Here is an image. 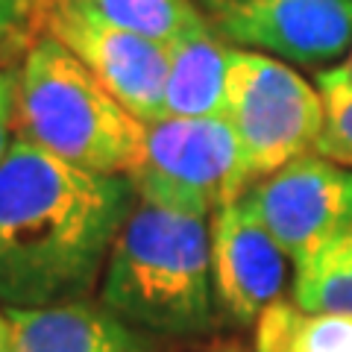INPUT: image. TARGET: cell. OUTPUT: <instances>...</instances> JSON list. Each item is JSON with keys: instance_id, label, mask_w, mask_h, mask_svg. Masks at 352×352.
<instances>
[{"instance_id": "9", "label": "cell", "mask_w": 352, "mask_h": 352, "mask_svg": "<svg viewBox=\"0 0 352 352\" xmlns=\"http://www.w3.org/2000/svg\"><path fill=\"white\" fill-rule=\"evenodd\" d=\"M212 232V285L217 317L235 326H256L288 282V256L267 232L247 194L220 206Z\"/></svg>"}, {"instance_id": "8", "label": "cell", "mask_w": 352, "mask_h": 352, "mask_svg": "<svg viewBox=\"0 0 352 352\" xmlns=\"http://www.w3.org/2000/svg\"><path fill=\"white\" fill-rule=\"evenodd\" d=\"M220 38L296 65L352 50V0H203Z\"/></svg>"}, {"instance_id": "2", "label": "cell", "mask_w": 352, "mask_h": 352, "mask_svg": "<svg viewBox=\"0 0 352 352\" xmlns=\"http://www.w3.org/2000/svg\"><path fill=\"white\" fill-rule=\"evenodd\" d=\"M100 305L153 338H194L217 320L206 217L138 200L106 261Z\"/></svg>"}, {"instance_id": "15", "label": "cell", "mask_w": 352, "mask_h": 352, "mask_svg": "<svg viewBox=\"0 0 352 352\" xmlns=\"http://www.w3.org/2000/svg\"><path fill=\"white\" fill-rule=\"evenodd\" d=\"M317 88L323 94L326 120L314 153L352 168V82L338 68H326L317 74Z\"/></svg>"}, {"instance_id": "3", "label": "cell", "mask_w": 352, "mask_h": 352, "mask_svg": "<svg viewBox=\"0 0 352 352\" xmlns=\"http://www.w3.org/2000/svg\"><path fill=\"white\" fill-rule=\"evenodd\" d=\"M144 126L106 85L50 36L27 44L15 71V129L74 168L129 176L141 159Z\"/></svg>"}, {"instance_id": "16", "label": "cell", "mask_w": 352, "mask_h": 352, "mask_svg": "<svg viewBox=\"0 0 352 352\" xmlns=\"http://www.w3.org/2000/svg\"><path fill=\"white\" fill-rule=\"evenodd\" d=\"M36 0H0V44L36 38Z\"/></svg>"}, {"instance_id": "17", "label": "cell", "mask_w": 352, "mask_h": 352, "mask_svg": "<svg viewBox=\"0 0 352 352\" xmlns=\"http://www.w3.org/2000/svg\"><path fill=\"white\" fill-rule=\"evenodd\" d=\"M15 124V71H0V162H3L9 144V129Z\"/></svg>"}, {"instance_id": "7", "label": "cell", "mask_w": 352, "mask_h": 352, "mask_svg": "<svg viewBox=\"0 0 352 352\" xmlns=\"http://www.w3.org/2000/svg\"><path fill=\"white\" fill-rule=\"evenodd\" d=\"M247 200L296 267L352 226V168L305 153L247 188Z\"/></svg>"}, {"instance_id": "18", "label": "cell", "mask_w": 352, "mask_h": 352, "mask_svg": "<svg viewBox=\"0 0 352 352\" xmlns=\"http://www.w3.org/2000/svg\"><path fill=\"white\" fill-rule=\"evenodd\" d=\"M0 352H12V326H9V314L0 305Z\"/></svg>"}, {"instance_id": "12", "label": "cell", "mask_w": 352, "mask_h": 352, "mask_svg": "<svg viewBox=\"0 0 352 352\" xmlns=\"http://www.w3.org/2000/svg\"><path fill=\"white\" fill-rule=\"evenodd\" d=\"M252 352H352V314L273 302L256 320Z\"/></svg>"}, {"instance_id": "14", "label": "cell", "mask_w": 352, "mask_h": 352, "mask_svg": "<svg viewBox=\"0 0 352 352\" xmlns=\"http://www.w3.org/2000/svg\"><path fill=\"white\" fill-rule=\"evenodd\" d=\"M82 3L91 6L109 24L153 38L164 47L206 24L191 0H82Z\"/></svg>"}, {"instance_id": "4", "label": "cell", "mask_w": 352, "mask_h": 352, "mask_svg": "<svg viewBox=\"0 0 352 352\" xmlns=\"http://www.w3.org/2000/svg\"><path fill=\"white\" fill-rule=\"evenodd\" d=\"M223 118L235 129L250 182L256 185L288 162L314 153L326 106L320 88L291 65L258 50L229 47Z\"/></svg>"}, {"instance_id": "11", "label": "cell", "mask_w": 352, "mask_h": 352, "mask_svg": "<svg viewBox=\"0 0 352 352\" xmlns=\"http://www.w3.org/2000/svg\"><path fill=\"white\" fill-rule=\"evenodd\" d=\"M229 47L206 24L168 47L164 118H223Z\"/></svg>"}, {"instance_id": "19", "label": "cell", "mask_w": 352, "mask_h": 352, "mask_svg": "<svg viewBox=\"0 0 352 352\" xmlns=\"http://www.w3.org/2000/svg\"><path fill=\"white\" fill-rule=\"evenodd\" d=\"M206 352H244L238 344H214V346H208Z\"/></svg>"}, {"instance_id": "20", "label": "cell", "mask_w": 352, "mask_h": 352, "mask_svg": "<svg viewBox=\"0 0 352 352\" xmlns=\"http://www.w3.org/2000/svg\"><path fill=\"white\" fill-rule=\"evenodd\" d=\"M338 74H340V76H346V80L352 82V50H349L346 62H344V65H338Z\"/></svg>"}, {"instance_id": "10", "label": "cell", "mask_w": 352, "mask_h": 352, "mask_svg": "<svg viewBox=\"0 0 352 352\" xmlns=\"http://www.w3.org/2000/svg\"><path fill=\"white\" fill-rule=\"evenodd\" d=\"M12 352H156V338L94 302L6 308Z\"/></svg>"}, {"instance_id": "1", "label": "cell", "mask_w": 352, "mask_h": 352, "mask_svg": "<svg viewBox=\"0 0 352 352\" xmlns=\"http://www.w3.org/2000/svg\"><path fill=\"white\" fill-rule=\"evenodd\" d=\"M138 203L129 176H106L12 138L0 162V305L85 302Z\"/></svg>"}, {"instance_id": "6", "label": "cell", "mask_w": 352, "mask_h": 352, "mask_svg": "<svg viewBox=\"0 0 352 352\" xmlns=\"http://www.w3.org/2000/svg\"><path fill=\"white\" fill-rule=\"evenodd\" d=\"M36 32L56 38L141 124L164 118L168 47L100 18L82 0H36Z\"/></svg>"}, {"instance_id": "13", "label": "cell", "mask_w": 352, "mask_h": 352, "mask_svg": "<svg viewBox=\"0 0 352 352\" xmlns=\"http://www.w3.org/2000/svg\"><path fill=\"white\" fill-rule=\"evenodd\" d=\"M291 294L302 311L352 314V226L296 264Z\"/></svg>"}, {"instance_id": "5", "label": "cell", "mask_w": 352, "mask_h": 352, "mask_svg": "<svg viewBox=\"0 0 352 352\" xmlns=\"http://www.w3.org/2000/svg\"><path fill=\"white\" fill-rule=\"evenodd\" d=\"M129 182L138 200L197 217L214 214L252 185L226 118H162L147 124Z\"/></svg>"}]
</instances>
